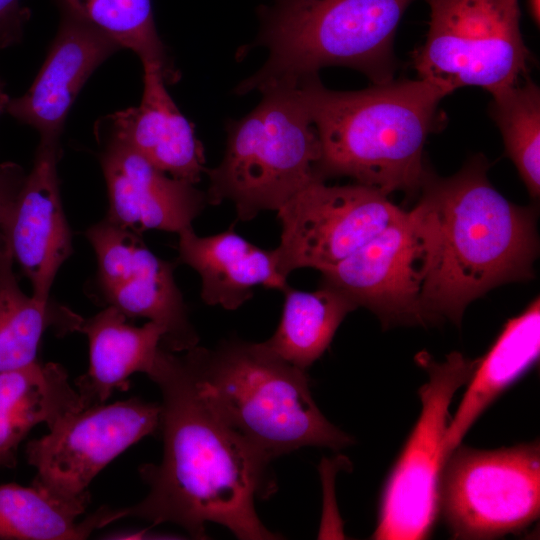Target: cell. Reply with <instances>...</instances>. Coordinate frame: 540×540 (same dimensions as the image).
Returning a JSON list of instances; mask_svg holds the SVG:
<instances>
[{"label":"cell","instance_id":"obj_1","mask_svg":"<svg viewBox=\"0 0 540 540\" xmlns=\"http://www.w3.org/2000/svg\"><path fill=\"white\" fill-rule=\"evenodd\" d=\"M147 376L161 392L163 456L140 466L149 487L139 503L120 508L122 518L173 523L194 539L206 524H220L243 540L280 539L267 529L255 501L277 489L267 459L227 426L198 394L182 355L162 346Z\"/></svg>","mask_w":540,"mask_h":540},{"label":"cell","instance_id":"obj_2","mask_svg":"<svg viewBox=\"0 0 540 540\" xmlns=\"http://www.w3.org/2000/svg\"><path fill=\"white\" fill-rule=\"evenodd\" d=\"M475 155L454 175L427 171L420 200L433 214L436 248L424 284L426 323L460 325L466 307L491 289L534 277L539 252L535 208L516 205L488 179Z\"/></svg>","mask_w":540,"mask_h":540},{"label":"cell","instance_id":"obj_3","mask_svg":"<svg viewBox=\"0 0 540 540\" xmlns=\"http://www.w3.org/2000/svg\"><path fill=\"white\" fill-rule=\"evenodd\" d=\"M296 87L320 141V179L350 177L387 196L420 191L428 171L424 146L441 124L438 108L447 96L441 88L417 78L334 91L318 74Z\"/></svg>","mask_w":540,"mask_h":540},{"label":"cell","instance_id":"obj_4","mask_svg":"<svg viewBox=\"0 0 540 540\" xmlns=\"http://www.w3.org/2000/svg\"><path fill=\"white\" fill-rule=\"evenodd\" d=\"M183 356L203 401L270 461L306 446L339 450L353 443L316 405L306 370L264 342L231 337Z\"/></svg>","mask_w":540,"mask_h":540},{"label":"cell","instance_id":"obj_5","mask_svg":"<svg viewBox=\"0 0 540 540\" xmlns=\"http://www.w3.org/2000/svg\"><path fill=\"white\" fill-rule=\"evenodd\" d=\"M414 0H271L259 11L261 28L250 48L268 51L264 65L235 93L296 87L319 70L356 69L373 84L394 79V38Z\"/></svg>","mask_w":540,"mask_h":540},{"label":"cell","instance_id":"obj_6","mask_svg":"<svg viewBox=\"0 0 540 540\" xmlns=\"http://www.w3.org/2000/svg\"><path fill=\"white\" fill-rule=\"evenodd\" d=\"M262 95L251 112L228 122L223 159L205 172L208 204L232 202L240 221L277 211L322 180L320 141L297 87L271 88Z\"/></svg>","mask_w":540,"mask_h":540},{"label":"cell","instance_id":"obj_7","mask_svg":"<svg viewBox=\"0 0 540 540\" xmlns=\"http://www.w3.org/2000/svg\"><path fill=\"white\" fill-rule=\"evenodd\" d=\"M429 29L413 62L418 78L447 95L476 86L492 96L529 73L531 53L520 28L518 0H426Z\"/></svg>","mask_w":540,"mask_h":540},{"label":"cell","instance_id":"obj_8","mask_svg":"<svg viewBox=\"0 0 540 540\" xmlns=\"http://www.w3.org/2000/svg\"><path fill=\"white\" fill-rule=\"evenodd\" d=\"M438 514L453 539L516 534L540 514L539 441L494 450L456 446L438 488Z\"/></svg>","mask_w":540,"mask_h":540},{"label":"cell","instance_id":"obj_9","mask_svg":"<svg viewBox=\"0 0 540 540\" xmlns=\"http://www.w3.org/2000/svg\"><path fill=\"white\" fill-rule=\"evenodd\" d=\"M415 359L428 374V381L418 390L421 412L385 484L371 539L421 540L431 535L447 458L443 443L449 406L477 365V359L460 352L450 353L442 362L426 351Z\"/></svg>","mask_w":540,"mask_h":540},{"label":"cell","instance_id":"obj_10","mask_svg":"<svg viewBox=\"0 0 540 540\" xmlns=\"http://www.w3.org/2000/svg\"><path fill=\"white\" fill-rule=\"evenodd\" d=\"M435 248V220L419 199L350 256L321 271L320 284L367 308L384 326L425 325L421 297Z\"/></svg>","mask_w":540,"mask_h":540},{"label":"cell","instance_id":"obj_11","mask_svg":"<svg viewBox=\"0 0 540 540\" xmlns=\"http://www.w3.org/2000/svg\"><path fill=\"white\" fill-rule=\"evenodd\" d=\"M277 212L282 231L274 252L287 278L300 268L321 272L338 264L406 211L376 188L317 180Z\"/></svg>","mask_w":540,"mask_h":540},{"label":"cell","instance_id":"obj_12","mask_svg":"<svg viewBox=\"0 0 540 540\" xmlns=\"http://www.w3.org/2000/svg\"><path fill=\"white\" fill-rule=\"evenodd\" d=\"M160 423V403L139 398L71 413L27 443V462L37 472L32 484L67 501L88 497L95 476L131 445L160 431Z\"/></svg>","mask_w":540,"mask_h":540},{"label":"cell","instance_id":"obj_13","mask_svg":"<svg viewBox=\"0 0 540 540\" xmlns=\"http://www.w3.org/2000/svg\"><path fill=\"white\" fill-rule=\"evenodd\" d=\"M59 159V138H41L33 167L1 228L13 259L31 282L32 296L41 302H49L55 276L72 253L59 190Z\"/></svg>","mask_w":540,"mask_h":540},{"label":"cell","instance_id":"obj_14","mask_svg":"<svg viewBox=\"0 0 540 540\" xmlns=\"http://www.w3.org/2000/svg\"><path fill=\"white\" fill-rule=\"evenodd\" d=\"M109 209L107 219L137 233H179L192 227L207 202L206 193L190 182L153 166L118 139L108 136L100 156Z\"/></svg>","mask_w":540,"mask_h":540},{"label":"cell","instance_id":"obj_15","mask_svg":"<svg viewBox=\"0 0 540 540\" xmlns=\"http://www.w3.org/2000/svg\"><path fill=\"white\" fill-rule=\"evenodd\" d=\"M58 32L34 82L10 98L6 112L32 126L41 138H59L78 93L108 57L121 47L63 6Z\"/></svg>","mask_w":540,"mask_h":540},{"label":"cell","instance_id":"obj_16","mask_svg":"<svg viewBox=\"0 0 540 540\" xmlns=\"http://www.w3.org/2000/svg\"><path fill=\"white\" fill-rule=\"evenodd\" d=\"M138 106L117 111L100 125L164 173L192 184L206 172L205 153L194 125L179 111L166 89L161 66L144 62Z\"/></svg>","mask_w":540,"mask_h":540},{"label":"cell","instance_id":"obj_17","mask_svg":"<svg viewBox=\"0 0 540 540\" xmlns=\"http://www.w3.org/2000/svg\"><path fill=\"white\" fill-rule=\"evenodd\" d=\"M178 262L201 277V298L207 305L236 310L262 286L284 291L289 284L277 265L273 250L252 244L234 231L198 236L192 227L178 233Z\"/></svg>","mask_w":540,"mask_h":540},{"label":"cell","instance_id":"obj_18","mask_svg":"<svg viewBox=\"0 0 540 540\" xmlns=\"http://www.w3.org/2000/svg\"><path fill=\"white\" fill-rule=\"evenodd\" d=\"M75 331L86 334L89 341V368L75 381L84 408L103 404L114 390L128 389L132 374L147 375L164 337L156 323L131 325L111 305L88 319L80 317Z\"/></svg>","mask_w":540,"mask_h":540},{"label":"cell","instance_id":"obj_19","mask_svg":"<svg viewBox=\"0 0 540 540\" xmlns=\"http://www.w3.org/2000/svg\"><path fill=\"white\" fill-rule=\"evenodd\" d=\"M175 263L156 256L140 241L112 282L102 289L108 305L127 318H147L164 330L161 346L185 352L199 343L174 279Z\"/></svg>","mask_w":540,"mask_h":540},{"label":"cell","instance_id":"obj_20","mask_svg":"<svg viewBox=\"0 0 540 540\" xmlns=\"http://www.w3.org/2000/svg\"><path fill=\"white\" fill-rule=\"evenodd\" d=\"M540 302L537 297L510 319L477 365L450 420L443 447L446 457L458 446L481 414L538 360Z\"/></svg>","mask_w":540,"mask_h":540},{"label":"cell","instance_id":"obj_21","mask_svg":"<svg viewBox=\"0 0 540 540\" xmlns=\"http://www.w3.org/2000/svg\"><path fill=\"white\" fill-rule=\"evenodd\" d=\"M82 409L78 391L58 363L35 361L0 372V468L15 466L17 448L34 426L49 429Z\"/></svg>","mask_w":540,"mask_h":540},{"label":"cell","instance_id":"obj_22","mask_svg":"<svg viewBox=\"0 0 540 540\" xmlns=\"http://www.w3.org/2000/svg\"><path fill=\"white\" fill-rule=\"evenodd\" d=\"M90 496L67 501L33 485H0V539L79 540L121 519L119 509L103 506L77 521Z\"/></svg>","mask_w":540,"mask_h":540},{"label":"cell","instance_id":"obj_23","mask_svg":"<svg viewBox=\"0 0 540 540\" xmlns=\"http://www.w3.org/2000/svg\"><path fill=\"white\" fill-rule=\"evenodd\" d=\"M283 293L280 322L264 344L283 360L306 370L327 350L344 318L357 306L321 284L310 292L289 285Z\"/></svg>","mask_w":540,"mask_h":540},{"label":"cell","instance_id":"obj_24","mask_svg":"<svg viewBox=\"0 0 540 540\" xmlns=\"http://www.w3.org/2000/svg\"><path fill=\"white\" fill-rule=\"evenodd\" d=\"M13 257L0 230V372L27 366L36 360L47 328L73 332L79 316L66 308L54 309L26 295L13 271Z\"/></svg>","mask_w":540,"mask_h":540},{"label":"cell","instance_id":"obj_25","mask_svg":"<svg viewBox=\"0 0 540 540\" xmlns=\"http://www.w3.org/2000/svg\"><path fill=\"white\" fill-rule=\"evenodd\" d=\"M59 1L60 6L105 33L121 48L132 50L142 63L161 66L168 83L179 77L156 30L151 0Z\"/></svg>","mask_w":540,"mask_h":540},{"label":"cell","instance_id":"obj_26","mask_svg":"<svg viewBox=\"0 0 540 540\" xmlns=\"http://www.w3.org/2000/svg\"><path fill=\"white\" fill-rule=\"evenodd\" d=\"M489 115L500 130L507 156L533 199L540 195V90L527 76L492 96Z\"/></svg>","mask_w":540,"mask_h":540},{"label":"cell","instance_id":"obj_27","mask_svg":"<svg viewBox=\"0 0 540 540\" xmlns=\"http://www.w3.org/2000/svg\"><path fill=\"white\" fill-rule=\"evenodd\" d=\"M28 18L29 10L20 0H0V49L20 41Z\"/></svg>","mask_w":540,"mask_h":540},{"label":"cell","instance_id":"obj_28","mask_svg":"<svg viewBox=\"0 0 540 540\" xmlns=\"http://www.w3.org/2000/svg\"><path fill=\"white\" fill-rule=\"evenodd\" d=\"M25 178L23 168L17 163L0 164V230L9 216Z\"/></svg>","mask_w":540,"mask_h":540},{"label":"cell","instance_id":"obj_29","mask_svg":"<svg viewBox=\"0 0 540 540\" xmlns=\"http://www.w3.org/2000/svg\"><path fill=\"white\" fill-rule=\"evenodd\" d=\"M527 11L537 27L540 22V0H526Z\"/></svg>","mask_w":540,"mask_h":540},{"label":"cell","instance_id":"obj_30","mask_svg":"<svg viewBox=\"0 0 540 540\" xmlns=\"http://www.w3.org/2000/svg\"><path fill=\"white\" fill-rule=\"evenodd\" d=\"M9 100L10 98L4 89V84L0 80V114H2L3 112H6V108H7Z\"/></svg>","mask_w":540,"mask_h":540}]
</instances>
